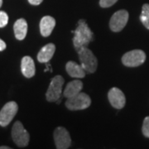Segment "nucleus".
I'll return each mask as SVG.
<instances>
[{
  "mask_svg": "<svg viewBox=\"0 0 149 149\" xmlns=\"http://www.w3.org/2000/svg\"><path fill=\"white\" fill-rule=\"evenodd\" d=\"M72 32H74L73 44L77 52L82 48L87 47L89 43L94 40V33L84 19L79 20L76 29Z\"/></svg>",
  "mask_w": 149,
  "mask_h": 149,
  "instance_id": "f257e3e1",
  "label": "nucleus"
},
{
  "mask_svg": "<svg viewBox=\"0 0 149 149\" xmlns=\"http://www.w3.org/2000/svg\"><path fill=\"white\" fill-rule=\"evenodd\" d=\"M78 55L80 64L85 70V72L90 74L95 72L98 67V61L91 50L87 47L82 48L78 52Z\"/></svg>",
  "mask_w": 149,
  "mask_h": 149,
  "instance_id": "f03ea898",
  "label": "nucleus"
},
{
  "mask_svg": "<svg viewBox=\"0 0 149 149\" xmlns=\"http://www.w3.org/2000/svg\"><path fill=\"white\" fill-rule=\"evenodd\" d=\"M91 104V99L90 96L85 93H79L78 95L67 99L65 102L66 108L72 110H82L89 108Z\"/></svg>",
  "mask_w": 149,
  "mask_h": 149,
  "instance_id": "7ed1b4c3",
  "label": "nucleus"
},
{
  "mask_svg": "<svg viewBox=\"0 0 149 149\" xmlns=\"http://www.w3.org/2000/svg\"><path fill=\"white\" fill-rule=\"evenodd\" d=\"M12 138L19 148H25L29 143L30 136L20 121H17L12 128Z\"/></svg>",
  "mask_w": 149,
  "mask_h": 149,
  "instance_id": "20e7f679",
  "label": "nucleus"
},
{
  "mask_svg": "<svg viewBox=\"0 0 149 149\" xmlns=\"http://www.w3.org/2000/svg\"><path fill=\"white\" fill-rule=\"evenodd\" d=\"M64 82V78L61 75H56L52 79L47 91L46 93L47 100L48 102H56L61 98Z\"/></svg>",
  "mask_w": 149,
  "mask_h": 149,
  "instance_id": "39448f33",
  "label": "nucleus"
},
{
  "mask_svg": "<svg viewBox=\"0 0 149 149\" xmlns=\"http://www.w3.org/2000/svg\"><path fill=\"white\" fill-rule=\"evenodd\" d=\"M146 61V54L142 50H133L123 56L122 63L128 67H137L143 64Z\"/></svg>",
  "mask_w": 149,
  "mask_h": 149,
  "instance_id": "423d86ee",
  "label": "nucleus"
},
{
  "mask_svg": "<svg viewBox=\"0 0 149 149\" xmlns=\"http://www.w3.org/2000/svg\"><path fill=\"white\" fill-rule=\"evenodd\" d=\"M128 13L126 10H118L113 14L109 21V27L113 32H119L127 25Z\"/></svg>",
  "mask_w": 149,
  "mask_h": 149,
  "instance_id": "0eeeda50",
  "label": "nucleus"
},
{
  "mask_svg": "<svg viewBox=\"0 0 149 149\" xmlns=\"http://www.w3.org/2000/svg\"><path fill=\"white\" fill-rule=\"evenodd\" d=\"M18 110L17 104L14 101L7 103L0 111V126L6 127L15 117Z\"/></svg>",
  "mask_w": 149,
  "mask_h": 149,
  "instance_id": "6e6552de",
  "label": "nucleus"
},
{
  "mask_svg": "<svg viewBox=\"0 0 149 149\" xmlns=\"http://www.w3.org/2000/svg\"><path fill=\"white\" fill-rule=\"evenodd\" d=\"M54 141L57 149L69 148L71 143V139L68 131L63 127H58L53 133Z\"/></svg>",
  "mask_w": 149,
  "mask_h": 149,
  "instance_id": "1a4fd4ad",
  "label": "nucleus"
},
{
  "mask_svg": "<svg viewBox=\"0 0 149 149\" xmlns=\"http://www.w3.org/2000/svg\"><path fill=\"white\" fill-rule=\"evenodd\" d=\"M108 99L112 106L114 109H121L125 106L126 104V98L124 94L121 90L117 87H113L110 89L108 93Z\"/></svg>",
  "mask_w": 149,
  "mask_h": 149,
  "instance_id": "9d476101",
  "label": "nucleus"
},
{
  "mask_svg": "<svg viewBox=\"0 0 149 149\" xmlns=\"http://www.w3.org/2000/svg\"><path fill=\"white\" fill-rule=\"evenodd\" d=\"M56 26L55 18L51 16H45L42 18L40 22V32L42 36L47 37L51 35Z\"/></svg>",
  "mask_w": 149,
  "mask_h": 149,
  "instance_id": "9b49d317",
  "label": "nucleus"
},
{
  "mask_svg": "<svg viewBox=\"0 0 149 149\" xmlns=\"http://www.w3.org/2000/svg\"><path fill=\"white\" fill-rule=\"evenodd\" d=\"M21 70L22 74L27 78H32L35 75V63L32 57L26 56L22 59Z\"/></svg>",
  "mask_w": 149,
  "mask_h": 149,
  "instance_id": "f8f14e48",
  "label": "nucleus"
},
{
  "mask_svg": "<svg viewBox=\"0 0 149 149\" xmlns=\"http://www.w3.org/2000/svg\"><path fill=\"white\" fill-rule=\"evenodd\" d=\"M65 70L70 77L81 79L85 76V70L81 65H78L76 62L70 61L65 65Z\"/></svg>",
  "mask_w": 149,
  "mask_h": 149,
  "instance_id": "ddd939ff",
  "label": "nucleus"
},
{
  "mask_svg": "<svg viewBox=\"0 0 149 149\" xmlns=\"http://www.w3.org/2000/svg\"><path fill=\"white\" fill-rule=\"evenodd\" d=\"M56 51V46L52 43L47 44L44 46L37 54V60L41 63H47L52 58Z\"/></svg>",
  "mask_w": 149,
  "mask_h": 149,
  "instance_id": "4468645a",
  "label": "nucleus"
},
{
  "mask_svg": "<svg viewBox=\"0 0 149 149\" xmlns=\"http://www.w3.org/2000/svg\"><path fill=\"white\" fill-rule=\"evenodd\" d=\"M82 89H83V83L80 80H72L67 84L63 92V95L65 98L69 99L80 93Z\"/></svg>",
  "mask_w": 149,
  "mask_h": 149,
  "instance_id": "2eb2a0df",
  "label": "nucleus"
},
{
  "mask_svg": "<svg viewBox=\"0 0 149 149\" xmlns=\"http://www.w3.org/2000/svg\"><path fill=\"white\" fill-rule=\"evenodd\" d=\"M13 31L15 34V37L17 40H23L27 33V22L23 18L17 19L13 25Z\"/></svg>",
  "mask_w": 149,
  "mask_h": 149,
  "instance_id": "dca6fc26",
  "label": "nucleus"
},
{
  "mask_svg": "<svg viewBox=\"0 0 149 149\" xmlns=\"http://www.w3.org/2000/svg\"><path fill=\"white\" fill-rule=\"evenodd\" d=\"M140 20L143 26L149 30V4L145 3L143 6L142 13L140 15Z\"/></svg>",
  "mask_w": 149,
  "mask_h": 149,
  "instance_id": "f3484780",
  "label": "nucleus"
},
{
  "mask_svg": "<svg viewBox=\"0 0 149 149\" xmlns=\"http://www.w3.org/2000/svg\"><path fill=\"white\" fill-rule=\"evenodd\" d=\"M142 132H143L144 137L149 139V116L144 118L143 127H142Z\"/></svg>",
  "mask_w": 149,
  "mask_h": 149,
  "instance_id": "a211bd4d",
  "label": "nucleus"
},
{
  "mask_svg": "<svg viewBox=\"0 0 149 149\" xmlns=\"http://www.w3.org/2000/svg\"><path fill=\"white\" fill-rule=\"evenodd\" d=\"M8 22V16L3 11H0V27H4Z\"/></svg>",
  "mask_w": 149,
  "mask_h": 149,
  "instance_id": "6ab92c4d",
  "label": "nucleus"
},
{
  "mask_svg": "<svg viewBox=\"0 0 149 149\" xmlns=\"http://www.w3.org/2000/svg\"><path fill=\"white\" fill-rule=\"evenodd\" d=\"M118 0H100V5L102 8H109L113 6Z\"/></svg>",
  "mask_w": 149,
  "mask_h": 149,
  "instance_id": "aec40b11",
  "label": "nucleus"
},
{
  "mask_svg": "<svg viewBox=\"0 0 149 149\" xmlns=\"http://www.w3.org/2000/svg\"><path fill=\"white\" fill-rule=\"evenodd\" d=\"M43 0H28V2H29V3L30 4H32V5H39V4H41L42 3Z\"/></svg>",
  "mask_w": 149,
  "mask_h": 149,
  "instance_id": "412c9836",
  "label": "nucleus"
},
{
  "mask_svg": "<svg viewBox=\"0 0 149 149\" xmlns=\"http://www.w3.org/2000/svg\"><path fill=\"white\" fill-rule=\"evenodd\" d=\"M6 43L2 40V39H0V52H3V51H4L6 49Z\"/></svg>",
  "mask_w": 149,
  "mask_h": 149,
  "instance_id": "4be33fe9",
  "label": "nucleus"
},
{
  "mask_svg": "<svg viewBox=\"0 0 149 149\" xmlns=\"http://www.w3.org/2000/svg\"><path fill=\"white\" fill-rule=\"evenodd\" d=\"M11 148L9 147H7V146H1L0 147V149H10Z\"/></svg>",
  "mask_w": 149,
  "mask_h": 149,
  "instance_id": "5701e85b",
  "label": "nucleus"
},
{
  "mask_svg": "<svg viewBox=\"0 0 149 149\" xmlns=\"http://www.w3.org/2000/svg\"><path fill=\"white\" fill-rule=\"evenodd\" d=\"M2 4H3V0H0V8L2 7Z\"/></svg>",
  "mask_w": 149,
  "mask_h": 149,
  "instance_id": "b1692460",
  "label": "nucleus"
}]
</instances>
